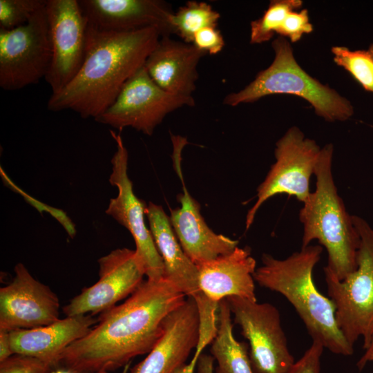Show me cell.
I'll return each mask as SVG.
<instances>
[{
	"label": "cell",
	"instance_id": "cell-14",
	"mask_svg": "<svg viewBox=\"0 0 373 373\" xmlns=\"http://www.w3.org/2000/svg\"><path fill=\"white\" fill-rule=\"evenodd\" d=\"M99 278L63 307L66 316L102 314L131 295L144 281L145 270L135 250L117 249L98 260Z\"/></svg>",
	"mask_w": 373,
	"mask_h": 373
},
{
	"label": "cell",
	"instance_id": "cell-22",
	"mask_svg": "<svg viewBox=\"0 0 373 373\" xmlns=\"http://www.w3.org/2000/svg\"><path fill=\"white\" fill-rule=\"evenodd\" d=\"M231 312L226 298L219 303L218 330L211 354L217 362L216 373H254L249 345L238 341L233 334Z\"/></svg>",
	"mask_w": 373,
	"mask_h": 373
},
{
	"label": "cell",
	"instance_id": "cell-10",
	"mask_svg": "<svg viewBox=\"0 0 373 373\" xmlns=\"http://www.w3.org/2000/svg\"><path fill=\"white\" fill-rule=\"evenodd\" d=\"M321 148L305 137L296 126H292L276 143V162L257 189V200L246 217V229L254 222L256 212L268 199L277 194L294 196L304 203L311 192L310 178L314 173Z\"/></svg>",
	"mask_w": 373,
	"mask_h": 373
},
{
	"label": "cell",
	"instance_id": "cell-33",
	"mask_svg": "<svg viewBox=\"0 0 373 373\" xmlns=\"http://www.w3.org/2000/svg\"><path fill=\"white\" fill-rule=\"evenodd\" d=\"M199 358L192 357L189 363H185L180 367L174 373H194L195 367H197Z\"/></svg>",
	"mask_w": 373,
	"mask_h": 373
},
{
	"label": "cell",
	"instance_id": "cell-27",
	"mask_svg": "<svg viewBox=\"0 0 373 373\" xmlns=\"http://www.w3.org/2000/svg\"><path fill=\"white\" fill-rule=\"evenodd\" d=\"M313 31L309 21L308 10L301 9L289 14L277 34L283 37H288L292 43L298 41L303 35Z\"/></svg>",
	"mask_w": 373,
	"mask_h": 373
},
{
	"label": "cell",
	"instance_id": "cell-8",
	"mask_svg": "<svg viewBox=\"0 0 373 373\" xmlns=\"http://www.w3.org/2000/svg\"><path fill=\"white\" fill-rule=\"evenodd\" d=\"M234 323L248 341L254 373H287L294 364L278 309L237 296L226 298Z\"/></svg>",
	"mask_w": 373,
	"mask_h": 373
},
{
	"label": "cell",
	"instance_id": "cell-35",
	"mask_svg": "<svg viewBox=\"0 0 373 373\" xmlns=\"http://www.w3.org/2000/svg\"><path fill=\"white\" fill-rule=\"evenodd\" d=\"M51 373H78V372H76L69 369L59 366L58 367L54 368L52 370Z\"/></svg>",
	"mask_w": 373,
	"mask_h": 373
},
{
	"label": "cell",
	"instance_id": "cell-19",
	"mask_svg": "<svg viewBox=\"0 0 373 373\" xmlns=\"http://www.w3.org/2000/svg\"><path fill=\"white\" fill-rule=\"evenodd\" d=\"M206 54L192 44L162 36L144 67L151 79L164 91L193 97L198 78V65Z\"/></svg>",
	"mask_w": 373,
	"mask_h": 373
},
{
	"label": "cell",
	"instance_id": "cell-4",
	"mask_svg": "<svg viewBox=\"0 0 373 373\" xmlns=\"http://www.w3.org/2000/svg\"><path fill=\"white\" fill-rule=\"evenodd\" d=\"M333 149L332 144L321 148L314 173L316 190L311 192L299 212L303 227L301 248L317 240L327 251L325 268L343 280L357 269L361 238L334 182Z\"/></svg>",
	"mask_w": 373,
	"mask_h": 373
},
{
	"label": "cell",
	"instance_id": "cell-16",
	"mask_svg": "<svg viewBox=\"0 0 373 373\" xmlns=\"http://www.w3.org/2000/svg\"><path fill=\"white\" fill-rule=\"evenodd\" d=\"M11 283L0 289V329H32L59 319L60 303L48 286L36 280L22 263Z\"/></svg>",
	"mask_w": 373,
	"mask_h": 373
},
{
	"label": "cell",
	"instance_id": "cell-20",
	"mask_svg": "<svg viewBox=\"0 0 373 373\" xmlns=\"http://www.w3.org/2000/svg\"><path fill=\"white\" fill-rule=\"evenodd\" d=\"M97 323L92 315L66 316L48 325L10 332L14 354L31 356L52 368L59 367L64 351Z\"/></svg>",
	"mask_w": 373,
	"mask_h": 373
},
{
	"label": "cell",
	"instance_id": "cell-13",
	"mask_svg": "<svg viewBox=\"0 0 373 373\" xmlns=\"http://www.w3.org/2000/svg\"><path fill=\"white\" fill-rule=\"evenodd\" d=\"M149 229L162 258L164 277L173 283L196 303L202 332L211 333L217 328L219 303L210 300L201 290L198 269L180 246L171 227L169 217L160 205L149 202L146 209Z\"/></svg>",
	"mask_w": 373,
	"mask_h": 373
},
{
	"label": "cell",
	"instance_id": "cell-11",
	"mask_svg": "<svg viewBox=\"0 0 373 373\" xmlns=\"http://www.w3.org/2000/svg\"><path fill=\"white\" fill-rule=\"evenodd\" d=\"M115 141L116 151L111 159L112 172L109 182L117 187V195L110 200L106 213L128 230L135 244V251L143 264L145 276L151 280L164 278L162 258L157 249L150 229L146 226V204L134 193L128 175V151L120 134L111 131Z\"/></svg>",
	"mask_w": 373,
	"mask_h": 373
},
{
	"label": "cell",
	"instance_id": "cell-5",
	"mask_svg": "<svg viewBox=\"0 0 373 373\" xmlns=\"http://www.w3.org/2000/svg\"><path fill=\"white\" fill-rule=\"evenodd\" d=\"M274 59L243 89L224 97L225 105L253 103L269 95L289 94L307 101L328 122L345 121L354 114L350 102L307 73L297 63L290 43L283 37L272 42Z\"/></svg>",
	"mask_w": 373,
	"mask_h": 373
},
{
	"label": "cell",
	"instance_id": "cell-2",
	"mask_svg": "<svg viewBox=\"0 0 373 373\" xmlns=\"http://www.w3.org/2000/svg\"><path fill=\"white\" fill-rule=\"evenodd\" d=\"M156 28L129 32L105 31L88 23L84 62L73 79L47 102L51 111L72 110L97 118L115 101L122 88L157 44Z\"/></svg>",
	"mask_w": 373,
	"mask_h": 373
},
{
	"label": "cell",
	"instance_id": "cell-9",
	"mask_svg": "<svg viewBox=\"0 0 373 373\" xmlns=\"http://www.w3.org/2000/svg\"><path fill=\"white\" fill-rule=\"evenodd\" d=\"M194 105L193 97L173 95L162 90L142 66L125 83L112 104L95 119L119 131L131 127L151 135L168 114Z\"/></svg>",
	"mask_w": 373,
	"mask_h": 373
},
{
	"label": "cell",
	"instance_id": "cell-28",
	"mask_svg": "<svg viewBox=\"0 0 373 373\" xmlns=\"http://www.w3.org/2000/svg\"><path fill=\"white\" fill-rule=\"evenodd\" d=\"M53 369L41 360L20 354L0 363V373H51Z\"/></svg>",
	"mask_w": 373,
	"mask_h": 373
},
{
	"label": "cell",
	"instance_id": "cell-24",
	"mask_svg": "<svg viewBox=\"0 0 373 373\" xmlns=\"http://www.w3.org/2000/svg\"><path fill=\"white\" fill-rule=\"evenodd\" d=\"M331 51L335 64L347 71L364 90L373 93V44L365 50L333 46Z\"/></svg>",
	"mask_w": 373,
	"mask_h": 373
},
{
	"label": "cell",
	"instance_id": "cell-34",
	"mask_svg": "<svg viewBox=\"0 0 373 373\" xmlns=\"http://www.w3.org/2000/svg\"><path fill=\"white\" fill-rule=\"evenodd\" d=\"M372 353H373V336H372V341L370 342V346L365 350V354L363 355V356L361 358V359L357 363L358 368L360 370H361L363 368V363H364L365 360Z\"/></svg>",
	"mask_w": 373,
	"mask_h": 373
},
{
	"label": "cell",
	"instance_id": "cell-25",
	"mask_svg": "<svg viewBox=\"0 0 373 373\" xmlns=\"http://www.w3.org/2000/svg\"><path fill=\"white\" fill-rule=\"evenodd\" d=\"M303 6L301 0H273L261 17L251 22L250 43L269 41L283 25L287 17Z\"/></svg>",
	"mask_w": 373,
	"mask_h": 373
},
{
	"label": "cell",
	"instance_id": "cell-23",
	"mask_svg": "<svg viewBox=\"0 0 373 373\" xmlns=\"http://www.w3.org/2000/svg\"><path fill=\"white\" fill-rule=\"evenodd\" d=\"M220 18L219 12L203 1H189L173 12L171 24L174 34L183 41L192 44L195 34L207 27H216Z\"/></svg>",
	"mask_w": 373,
	"mask_h": 373
},
{
	"label": "cell",
	"instance_id": "cell-15",
	"mask_svg": "<svg viewBox=\"0 0 373 373\" xmlns=\"http://www.w3.org/2000/svg\"><path fill=\"white\" fill-rule=\"evenodd\" d=\"M174 168L181 180L183 193L178 196L180 206L171 209L169 220L184 252L198 267L228 254L238 241L217 234L207 224L200 213V204L189 194L182 176V151L187 144L185 137L171 135Z\"/></svg>",
	"mask_w": 373,
	"mask_h": 373
},
{
	"label": "cell",
	"instance_id": "cell-7",
	"mask_svg": "<svg viewBox=\"0 0 373 373\" xmlns=\"http://www.w3.org/2000/svg\"><path fill=\"white\" fill-rule=\"evenodd\" d=\"M51 56L45 5L26 23L0 28V87L16 90L38 83L48 73Z\"/></svg>",
	"mask_w": 373,
	"mask_h": 373
},
{
	"label": "cell",
	"instance_id": "cell-18",
	"mask_svg": "<svg viewBox=\"0 0 373 373\" xmlns=\"http://www.w3.org/2000/svg\"><path fill=\"white\" fill-rule=\"evenodd\" d=\"M80 7L92 26L113 32L156 28L161 37L174 34L173 12L159 0H80Z\"/></svg>",
	"mask_w": 373,
	"mask_h": 373
},
{
	"label": "cell",
	"instance_id": "cell-17",
	"mask_svg": "<svg viewBox=\"0 0 373 373\" xmlns=\"http://www.w3.org/2000/svg\"><path fill=\"white\" fill-rule=\"evenodd\" d=\"M200 319L195 302H184L165 318L163 332L146 357L129 373H174L185 364L199 341Z\"/></svg>",
	"mask_w": 373,
	"mask_h": 373
},
{
	"label": "cell",
	"instance_id": "cell-3",
	"mask_svg": "<svg viewBox=\"0 0 373 373\" xmlns=\"http://www.w3.org/2000/svg\"><path fill=\"white\" fill-rule=\"evenodd\" d=\"M323 247L308 245L285 259L263 254L253 274L260 286L282 294L294 307L313 341L334 354L350 356L354 347L339 329L333 301L316 288L312 278Z\"/></svg>",
	"mask_w": 373,
	"mask_h": 373
},
{
	"label": "cell",
	"instance_id": "cell-21",
	"mask_svg": "<svg viewBox=\"0 0 373 373\" xmlns=\"http://www.w3.org/2000/svg\"><path fill=\"white\" fill-rule=\"evenodd\" d=\"M201 290L219 303L229 296L257 301L253 274L256 262L248 247H237L231 253L197 267Z\"/></svg>",
	"mask_w": 373,
	"mask_h": 373
},
{
	"label": "cell",
	"instance_id": "cell-36",
	"mask_svg": "<svg viewBox=\"0 0 373 373\" xmlns=\"http://www.w3.org/2000/svg\"><path fill=\"white\" fill-rule=\"evenodd\" d=\"M131 362L127 363L125 366H124L121 373H129V371L131 370Z\"/></svg>",
	"mask_w": 373,
	"mask_h": 373
},
{
	"label": "cell",
	"instance_id": "cell-6",
	"mask_svg": "<svg viewBox=\"0 0 373 373\" xmlns=\"http://www.w3.org/2000/svg\"><path fill=\"white\" fill-rule=\"evenodd\" d=\"M352 218L361 238L357 269L343 280L325 267L324 273L339 329L353 347L363 337L366 350L373 336V229L360 216L352 215Z\"/></svg>",
	"mask_w": 373,
	"mask_h": 373
},
{
	"label": "cell",
	"instance_id": "cell-32",
	"mask_svg": "<svg viewBox=\"0 0 373 373\" xmlns=\"http://www.w3.org/2000/svg\"><path fill=\"white\" fill-rule=\"evenodd\" d=\"M214 358L211 355L202 354L197 365L198 373H214Z\"/></svg>",
	"mask_w": 373,
	"mask_h": 373
},
{
	"label": "cell",
	"instance_id": "cell-30",
	"mask_svg": "<svg viewBox=\"0 0 373 373\" xmlns=\"http://www.w3.org/2000/svg\"><path fill=\"white\" fill-rule=\"evenodd\" d=\"M324 348L322 343L313 341L303 356L294 363L287 373H320L321 358Z\"/></svg>",
	"mask_w": 373,
	"mask_h": 373
},
{
	"label": "cell",
	"instance_id": "cell-26",
	"mask_svg": "<svg viewBox=\"0 0 373 373\" xmlns=\"http://www.w3.org/2000/svg\"><path fill=\"white\" fill-rule=\"evenodd\" d=\"M46 0H0V28L10 30L26 23Z\"/></svg>",
	"mask_w": 373,
	"mask_h": 373
},
{
	"label": "cell",
	"instance_id": "cell-31",
	"mask_svg": "<svg viewBox=\"0 0 373 373\" xmlns=\"http://www.w3.org/2000/svg\"><path fill=\"white\" fill-rule=\"evenodd\" d=\"M13 354L10 338V332L0 329V363L6 361Z\"/></svg>",
	"mask_w": 373,
	"mask_h": 373
},
{
	"label": "cell",
	"instance_id": "cell-1",
	"mask_svg": "<svg viewBox=\"0 0 373 373\" xmlns=\"http://www.w3.org/2000/svg\"><path fill=\"white\" fill-rule=\"evenodd\" d=\"M186 296L166 278L144 280L125 300L100 314L97 323L62 353L59 366L78 373H109L148 354L166 316Z\"/></svg>",
	"mask_w": 373,
	"mask_h": 373
},
{
	"label": "cell",
	"instance_id": "cell-12",
	"mask_svg": "<svg viewBox=\"0 0 373 373\" xmlns=\"http://www.w3.org/2000/svg\"><path fill=\"white\" fill-rule=\"evenodd\" d=\"M51 61L44 79L52 94L64 89L84 62L88 22L77 0H46Z\"/></svg>",
	"mask_w": 373,
	"mask_h": 373
},
{
	"label": "cell",
	"instance_id": "cell-37",
	"mask_svg": "<svg viewBox=\"0 0 373 373\" xmlns=\"http://www.w3.org/2000/svg\"><path fill=\"white\" fill-rule=\"evenodd\" d=\"M373 362V353L371 354L364 361L363 363V367L366 365V364L368 363V362Z\"/></svg>",
	"mask_w": 373,
	"mask_h": 373
},
{
	"label": "cell",
	"instance_id": "cell-29",
	"mask_svg": "<svg viewBox=\"0 0 373 373\" xmlns=\"http://www.w3.org/2000/svg\"><path fill=\"white\" fill-rule=\"evenodd\" d=\"M192 44L207 54L216 55L223 49L224 40L216 27H207L195 34Z\"/></svg>",
	"mask_w": 373,
	"mask_h": 373
}]
</instances>
